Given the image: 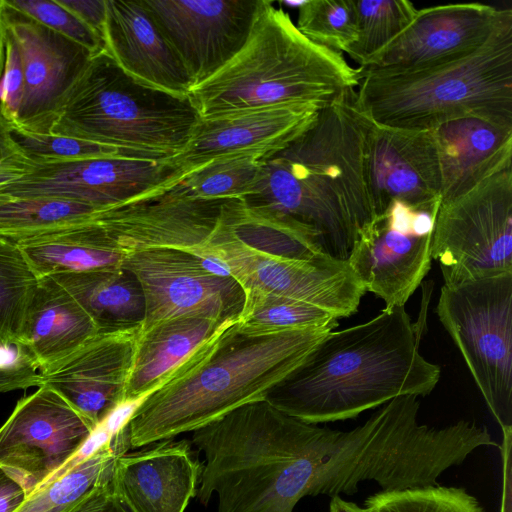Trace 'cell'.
Wrapping results in <instances>:
<instances>
[{
	"mask_svg": "<svg viewBox=\"0 0 512 512\" xmlns=\"http://www.w3.org/2000/svg\"><path fill=\"white\" fill-rule=\"evenodd\" d=\"M502 491L500 512H512V427L502 428Z\"/></svg>",
	"mask_w": 512,
	"mask_h": 512,
	"instance_id": "44",
	"label": "cell"
},
{
	"mask_svg": "<svg viewBox=\"0 0 512 512\" xmlns=\"http://www.w3.org/2000/svg\"><path fill=\"white\" fill-rule=\"evenodd\" d=\"M263 160L250 155L210 160L173 182L185 194L201 199H243L253 189Z\"/></svg>",
	"mask_w": 512,
	"mask_h": 512,
	"instance_id": "32",
	"label": "cell"
},
{
	"mask_svg": "<svg viewBox=\"0 0 512 512\" xmlns=\"http://www.w3.org/2000/svg\"><path fill=\"white\" fill-rule=\"evenodd\" d=\"M98 328L75 298L52 277L38 278L28 300L19 340L39 372L68 355Z\"/></svg>",
	"mask_w": 512,
	"mask_h": 512,
	"instance_id": "26",
	"label": "cell"
},
{
	"mask_svg": "<svg viewBox=\"0 0 512 512\" xmlns=\"http://www.w3.org/2000/svg\"><path fill=\"white\" fill-rule=\"evenodd\" d=\"M329 512H368V510L366 507L362 508L353 502L335 496L330 501Z\"/></svg>",
	"mask_w": 512,
	"mask_h": 512,
	"instance_id": "49",
	"label": "cell"
},
{
	"mask_svg": "<svg viewBox=\"0 0 512 512\" xmlns=\"http://www.w3.org/2000/svg\"><path fill=\"white\" fill-rule=\"evenodd\" d=\"M143 1L182 60L194 86L214 75L241 50L260 3V0Z\"/></svg>",
	"mask_w": 512,
	"mask_h": 512,
	"instance_id": "17",
	"label": "cell"
},
{
	"mask_svg": "<svg viewBox=\"0 0 512 512\" xmlns=\"http://www.w3.org/2000/svg\"><path fill=\"white\" fill-rule=\"evenodd\" d=\"M238 322L249 327L279 330L337 327L338 318L328 311L300 300L262 293L245 292Z\"/></svg>",
	"mask_w": 512,
	"mask_h": 512,
	"instance_id": "34",
	"label": "cell"
},
{
	"mask_svg": "<svg viewBox=\"0 0 512 512\" xmlns=\"http://www.w3.org/2000/svg\"><path fill=\"white\" fill-rule=\"evenodd\" d=\"M501 12L482 3L417 10L412 22L394 40L360 65L359 73L415 71L464 57L485 43Z\"/></svg>",
	"mask_w": 512,
	"mask_h": 512,
	"instance_id": "18",
	"label": "cell"
},
{
	"mask_svg": "<svg viewBox=\"0 0 512 512\" xmlns=\"http://www.w3.org/2000/svg\"><path fill=\"white\" fill-rule=\"evenodd\" d=\"M333 329L267 330L238 320L227 325L138 407L126 426L130 446L173 439L247 403L265 400Z\"/></svg>",
	"mask_w": 512,
	"mask_h": 512,
	"instance_id": "3",
	"label": "cell"
},
{
	"mask_svg": "<svg viewBox=\"0 0 512 512\" xmlns=\"http://www.w3.org/2000/svg\"><path fill=\"white\" fill-rule=\"evenodd\" d=\"M23 93L21 58L14 42L5 35V59L0 78V113L10 124L17 120Z\"/></svg>",
	"mask_w": 512,
	"mask_h": 512,
	"instance_id": "40",
	"label": "cell"
},
{
	"mask_svg": "<svg viewBox=\"0 0 512 512\" xmlns=\"http://www.w3.org/2000/svg\"><path fill=\"white\" fill-rule=\"evenodd\" d=\"M436 312L501 429L512 427V273L443 285Z\"/></svg>",
	"mask_w": 512,
	"mask_h": 512,
	"instance_id": "8",
	"label": "cell"
},
{
	"mask_svg": "<svg viewBox=\"0 0 512 512\" xmlns=\"http://www.w3.org/2000/svg\"><path fill=\"white\" fill-rule=\"evenodd\" d=\"M304 1H284V2H281L282 4H284L285 6H288L289 8H299L302 4H303Z\"/></svg>",
	"mask_w": 512,
	"mask_h": 512,
	"instance_id": "52",
	"label": "cell"
},
{
	"mask_svg": "<svg viewBox=\"0 0 512 512\" xmlns=\"http://www.w3.org/2000/svg\"><path fill=\"white\" fill-rule=\"evenodd\" d=\"M342 53L304 36L289 14L260 0L249 37L188 97L201 118L289 104L325 106L359 85Z\"/></svg>",
	"mask_w": 512,
	"mask_h": 512,
	"instance_id": "4",
	"label": "cell"
},
{
	"mask_svg": "<svg viewBox=\"0 0 512 512\" xmlns=\"http://www.w3.org/2000/svg\"><path fill=\"white\" fill-rule=\"evenodd\" d=\"M30 368L18 371L0 370V393L40 386V373Z\"/></svg>",
	"mask_w": 512,
	"mask_h": 512,
	"instance_id": "47",
	"label": "cell"
},
{
	"mask_svg": "<svg viewBox=\"0 0 512 512\" xmlns=\"http://www.w3.org/2000/svg\"><path fill=\"white\" fill-rule=\"evenodd\" d=\"M11 125V124H10ZM11 136L34 165L97 157H127L123 151L95 142L56 134H37L11 125Z\"/></svg>",
	"mask_w": 512,
	"mask_h": 512,
	"instance_id": "38",
	"label": "cell"
},
{
	"mask_svg": "<svg viewBox=\"0 0 512 512\" xmlns=\"http://www.w3.org/2000/svg\"><path fill=\"white\" fill-rule=\"evenodd\" d=\"M365 504L368 512H485L464 488L440 485L381 491Z\"/></svg>",
	"mask_w": 512,
	"mask_h": 512,
	"instance_id": "36",
	"label": "cell"
},
{
	"mask_svg": "<svg viewBox=\"0 0 512 512\" xmlns=\"http://www.w3.org/2000/svg\"><path fill=\"white\" fill-rule=\"evenodd\" d=\"M98 512H130L123 503H121L113 494L110 492L105 504Z\"/></svg>",
	"mask_w": 512,
	"mask_h": 512,
	"instance_id": "50",
	"label": "cell"
},
{
	"mask_svg": "<svg viewBox=\"0 0 512 512\" xmlns=\"http://www.w3.org/2000/svg\"><path fill=\"white\" fill-rule=\"evenodd\" d=\"M2 0H0V78L3 72L4 59H5V35L2 22Z\"/></svg>",
	"mask_w": 512,
	"mask_h": 512,
	"instance_id": "51",
	"label": "cell"
},
{
	"mask_svg": "<svg viewBox=\"0 0 512 512\" xmlns=\"http://www.w3.org/2000/svg\"><path fill=\"white\" fill-rule=\"evenodd\" d=\"M4 33L16 45L24 75V93L14 124L50 134L70 88L91 57L80 44L47 28L2 0Z\"/></svg>",
	"mask_w": 512,
	"mask_h": 512,
	"instance_id": "16",
	"label": "cell"
},
{
	"mask_svg": "<svg viewBox=\"0 0 512 512\" xmlns=\"http://www.w3.org/2000/svg\"><path fill=\"white\" fill-rule=\"evenodd\" d=\"M296 27L312 42L346 52L356 40L352 0H307L298 8Z\"/></svg>",
	"mask_w": 512,
	"mask_h": 512,
	"instance_id": "37",
	"label": "cell"
},
{
	"mask_svg": "<svg viewBox=\"0 0 512 512\" xmlns=\"http://www.w3.org/2000/svg\"><path fill=\"white\" fill-rule=\"evenodd\" d=\"M146 398L147 397H141L137 399L123 400L119 402L100 421V424L114 438L119 432H121L127 426L133 414L136 412L138 407L144 402Z\"/></svg>",
	"mask_w": 512,
	"mask_h": 512,
	"instance_id": "45",
	"label": "cell"
},
{
	"mask_svg": "<svg viewBox=\"0 0 512 512\" xmlns=\"http://www.w3.org/2000/svg\"><path fill=\"white\" fill-rule=\"evenodd\" d=\"M152 445L115 458L111 492L130 512H184L197 496L202 465L186 440Z\"/></svg>",
	"mask_w": 512,
	"mask_h": 512,
	"instance_id": "22",
	"label": "cell"
},
{
	"mask_svg": "<svg viewBox=\"0 0 512 512\" xmlns=\"http://www.w3.org/2000/svg\"><path fill=\"white\" fill-rule=\"evenodd\" d=\"M227 200L192 197L170 183L99 210L94 219L125 256L157 248L191 252L210 240Z\"/></svg>",
	"mask_w": 512,
	"mask_h": 512,
	"instance_id": "15",
	"label": "cell"
},
{
	"mask_svg": "<svg viewBox=\"0 0 512 512\" xmlns=\"http://www.w3.org/2000/svg\"><path fill=\"white\" fill-rule=\"evenodd\" d=\"M295 421L260 400L193 431L205 456L199 501L216 495V512H293Z\"/></svg>",
	"mask_w": 512,
	"mask_h": 512,
	"instance_id": "7",
	"label": "cell"
},
{
	"mask_svg": "<svg viewBox=\"0 0 512 512\" xmlns=\"http://www.w3.org/2000/svg\"><path fill=\"white\" fill-rule=\"evenodd\" d=\"M3 237L19 247L38 278L118 268L125 259L94 216L50 230Z\"/></svg>",
	"mask_w": 512,
	"mask_h": 512,
	"instance_id": "27",
	"label": "cell"
},
{
	"mask_svg": "<svg viewBox=\"0 0 512 512\" xmlns=\"http://www.w3.org/2000/svg\"><path fill=\"white\" fill-rule=\"evenodd\" d=\"M221 224L233 238L262 253L296 260L326 255L304 226L273 211L249 206L242 199L226 201Z\"/></svg>",
	"mask_w": 512,
	"mask_h": 512,
	"instance_id": "29",
	"label": "cell"
},
{
	"mask_svg": "<svg viewBox=\"0 0 512 512\" xmlns=\"http://www.w3.org/2000/svg\"><path fill=\"white\" fill-rule=\"evenodd\" d=\"M130 447L126 429L89 458L32 492L17 512H60L110 483L114 460Z\"/></svg>",
	"mask_w": 512,
	"mask_h": 512,
	"instance_id": "30",
	"label": "cell"
},
{
	"mask_svg": "<svg viewBox=\"0 0 512 512\" xmlns=\"http://www.w3.org/2000/svg\"><path fill=\"white\" fill-rule=\"evenodd\" d=\"M36 369L37 362L30 349L19 339L0 340V370Z\"/></svg>",
	"mask_w": 512,
	"mask_h": 512,
	"instance_id": "43",
	"label": "cell"
},
{
	"mask_svg": "<svg viewBox=\"0 0 512 512\" xmlns=\"http://www.w3.org/2000/svg\"><path fill=\"white\" fill-rule=\"evenodd\" d=\"M169 159L97 157L35 165L0 188V198L54 197L110 208L179 179Z\"/></svg>",
	"mask_w": 512,
	"mask_h": 512,
	"instance_id": "14",
	"label": "cell"
},
{
	"mask_svg": "<svg viewBox=\"0 0 512 512\" xmlns=\"http://www.w3.org/2000/svg\"><path fill=\"white\" fill-rule=\"evenodd\" d=\"M122 267L139 282L145 303L141 328L171 318L202 315L221 322L238 319L245 294L232 277L206 271L190 253L147 249L125 256Z\"/></svg>",
	"mask_w": 512,
	"mask_h": 512,
	"instance_id": "13",
	"label": "cell"
},
{
	"mask_svg": "<svg viewBox=\"0 0 512 512\" xmlns=\"http://www.w3.org/2000/svg\"><path fill=\"white\" fill-rule=\"evenodd\" d=\"M103 38L106 0H55Z\"/></svg>",
	"mask_w": 512,
	"mask_h": 512,
	"instance_id": "42",
	"label": "cell"
},
{
	"mask_svg": "<svg viewBox=\"0 0 512 512\" xmlns=\"http://www.w3.org/2000/svg\"><path fill=\"white\" fill-rule=\"evenodd\" d=\"M352 5L356 40L347 54L360 65L394 40L417 12L408 0H352Z\"/></svg>",
	"mask_w": 512,
	"mask_h": 512,
	"instance_id": "33",
	"label": "cell"
},
{
	"mask_svg": "<svg viewBox=\"0 0 512 512\" xmlns=\"http://www.w3.org/2000/svg\"><path fill=\"white\" fill-rule=\"evenodd\" d=\"M95 427L51 388L21 398L0 427V468L27 497L53 475Z\"/></svg>",
	"mask_w": 512,
	"mask_h": 512,
	"instance_id": "12",
	"label": "cell"
},
{
	"mask_svg": "<svg viewBox=\"0 0 512 512\" xmlns=\"http://www.w3.org/2000/svg\"><path fill=\"white\" fill-rule=\"evenodd\" d=\"M431 258L445 286L512 273V165L440 202Z\"/></svg>",
	"mask_w": 512,
	"mask_h": 512,
	"instance_id": "9",
	"label": "cell"
},
{
	"mask_svg": "<svg viewBox=\"0 0 512 512\" xmlns=\"http://www.w3.org/2000/svg\"><path fill=\"white\" fill-rule=\"evenodd\" d=\"M420 332L404 306L328 332L267 395L280 411L306 423L356 418L399 396H426L441 370L419 352Z\"/></svg>",
	"mask_w": 512,
	"mask_h": 512,
	"instance_id": "2",
	"label": "cell"
},
{
	"mask_svg": "<svg viewBox=\"0 0 512 512\" xmlns=\"http://www.w3.org/2000/svg\"><path fill=\"white\" fill-rule=\"evenodd\" d=\"M441 166V201L454 198L512 165V128L464 117L431 129Z\"/></svg>",
	"mask_w": 512,
	"mask_h": 512,
	"instance_id": "24",
	"label": "cell"
},
{
	"mask_svg": "<svg viewBox=\"0 0 512 512\" xmlns=\"http://www.w3.org/2000/svg\"><path fill=\"white\" fill-rule=\"evenodd\" d=\"M359 74L355 105L374 124L429 130L478 117L512 128V9H502L489 38L464 57L415 71Z\"/></svg>",
	"mask_w": 512,
	"mask_h": 512,
	"instance_id": "5",
	"label": "cell"
},
{
	"mask_svg": "<svg viewBox=\"0 0 512 512\" xmlns=\"http://www.w3.org/2000/svg\"><path fill=\"white\" fill-rule=\"evenodd\" d=\"M110 492V483L99 486L83 499L65 508L61 512H98L105 504Z\"/></svg>",
	"mask_w": 512,
	"mask_h": 512,
	"instance_id": "48",
	"label": "cell"
},
{
	"mask_svg": "<svg viewBox=\"0 0 512 512\" xmlns=\"http://www.w3.org/2000/svg\"><path fill=\"white\" fill-rule=\"evenodd\" d=\"M320 108L289 104L201 118L186 148L169 161L181 177L220 157L268 159L300 136L315 121Z\"/></svg>",
	"mask_w": 512,
	"mask_h": 512,
	"instance_id": "21",
	"label": "cell"
},
{
	"mask_svg": "<svg viewBox=\"0 0 512 512\" xmlns=\"http://www.w3.org/2000/svg\"><path fill=\"white\" fill-rule=\"evenodd\" d=\"M105 51L133 78L187 96L194 81L143 0H106Z\"/></svg>",
	"mask_w": 512,
	"mask_h": 512,
	"instance_id": "23",
	"label": "cell"
},
{
	"mask_svg": "<svg viewBox=\"0 0 512 512\" xmlns=\"http://www.w3.org/2000/svg\"><path fill=\"white\" fill-rule=\"evenodd\" d=\"M200 120L188 95L133 78L104 50L70 88L50 134L114 147L131 158L165 160L186 148Z\"/></svg>",
	"mask_w": 512,
	"mask_h": 512,
	"instance_id": "6",
	"label": "cell"
},
{
	"mask_svg": "<svg viewBox=\"0 0 512 512\" xmlns=\"http://www.w3.org/2000/svg\"><path fill=\"white\" fill-rule=\"evenodd\" d=\"M37 281L19 247L0 236V340L19 339L26 306Z\"/></svg>",
	"mask_w": 512,
	"mask_h": 512,
	"instance_id": "35",
	"label": "cell"
},
{
	"mask_svg": "<svg viewBox=\"0 0 512 512\" xmlns=\"http://www.w3.org/2000/svg\"><path fill=\"white\" fill-rule=\"evenodd\" d=\"M355 90L319 109L286 148L263 160L245 204L307 228L322 252L348 260L359 232L375 217L365 170L369 120Z\"/></svg>",
	"mask_w": 512,
	"mask_h": 512,
	"instance_id": "1",
	"label": "cell"
},
{
	"mask_svg": "<svg viewBox=\"0 0 512 512\" xmlns=\"http://www.w3.org/2000/svg\"><path fill=\"white\" fill-rule=\"evenodd\" d=\"M10 128L0 113V188L19 180L35 166L14 142Z\"/></svg>",
	"mask_w": 512,
	"mask_h": 512,
	"instance_id": "41",
	"label": "cell"
},
{
	"mask_svg": "<svg viewBox=\"0 0 512 512\" xmlns=\"http://www.w3.org/2000/svg\"><path fill=\"white\" fill-rule=\"evenodd\" d=\"M52 277L82 306L100 331L143 323L145 303L135 276L123 267Z\"/></svg>",
	"mask_w": 512,
	"mask_h": 512,
	"instance_id": "28",
	"label": "cell"
},
{
	"mask_svg": "<svg viewBox=\"0 0 512 512\" xmlns=\"http://www.w3.org/2000/svg\"><path fill=\"white\" fill-rule=\"evenodd\" d=\"M437 211L394 201L359 232L347 261L366 292L386 307L404 306L427 275Z\"/></svg>",
	"mask_w": 512,
	"mask_h": 512,
	"instance_id": "11",
	"label": "cell"
},
{
	"mask_svg": "<svg viewBox=\"0 0 512 512\" xmlns=\"http://www.w3.org/2000/svg\"><path fill=\"white\" fill-rule=\"evenodd\" d=\"M15 10L96 55L105 50L103 38L55 0H5Z\"/></svg>",
	"mask_w": 512,
	"mask_h": 512,
	"instance_id": "39",
	"label": "cell"
},
{
	"mask_svg": "<svg viewBox=\"0 0 512 512\" xmlns=\"http://www.w3.org/2000/svg\"><path fill=\"white\" fill-rule=\"evenodd\" d=\"M365 170L375 216L385 214L394 201L413 210H438L442 173L431 129L389 128L369 120Z\"/></svg>",
	"mask_w": 512,
	"mask_h": 512,
	"instance_id": "19",
	"label": "cell"
},
{
	"mask_svg": "<svg viewBox=\"0 0 512 512\" xmlns=\"http://www.w3.org/2000/svg\"><path fill=\"white\" fill-rule=\"evenodd\" d=\"M26 498L22 485L0 468V512H17Z\"/></svg>",
	"mask_w": 512,
	"mask_h": 512,
	"instance_id": "46",
	"label": "cell"
},
{
	"mask_svg": "<svg viewBox=\"0 0 512 512\" xmlns=\"http://www.w3.org/2000/svg\"><path fill=\"white\" fill-rule=\"evenodd\" d=\"M237 320L192 315L140 328L123 400L148 397L201 345Z\"/></svg>",
	"mask_w": 512,
	"mask_h": 512,
	"instance_id": "25",
	"label": "cell"
},
{
	"mask_svg": "<svg viewBox=\"0 0 512 512\" xmlns=\"http://www.w3.org/2000/svg\"><path fill=\"white\" fill-rule=\"evenodd\" d=\"M141 324L100 331L40 373L94 427L123 400Z\"/></svg>",
	"mask_w": 512,
	"mask_h": 512,
	"instance_id": "20",
	"label": "cell"
},
{
	"mask_svg": "<svg viewBox=\"0 0 512 512\" xmlns=\"http://www.w3.org/2000/svg\"><path fill=\"white\" fill-rule=\"evenodd\" d=\"M99 210L63 198H0V235L30 234L83 222Z\"/></svg>",
	"mask_w": 512,
	"mask_h": 512,
	"instance_id": "31",
	"label": "cell"
},
{
	"mask_svg": "<svg viewBox=\"0 0 512 512\" xmlns=\"http://www.w3.org/2000/svg\"><path fill=\"white\" fill-rule=\"evenodd\" d=\"M220 222L208 243L244 293L257 291L300 300L338 319L357 311L366 289L348 261L328 255L296 260L262 253L233 238Z\"/></svg>",
	"mask_w": 512,
	"mask_h": 512,
	"instance_id": "10",
	"label": "cell"
}]
</instances>
